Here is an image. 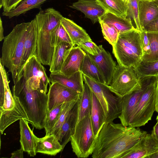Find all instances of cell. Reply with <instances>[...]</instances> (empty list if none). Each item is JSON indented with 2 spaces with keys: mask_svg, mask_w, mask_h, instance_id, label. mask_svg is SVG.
<instances>
[{
  "mask_svg": "<svg viewBox=\"0 0 158 158\" xmlns=\"http://www.w3.org/2000/svg\"><path fill=\"white\" fill-rule=\"evenodd\" d=\"M147 132L122 123H104L96 137L93 158H120Z\"/></svg>",
  "mask_w": 158,
  "mask_h": 158,
  "instance_id": "1",
  "label": "cell"
},
{
  "mask_svg": "<svg viewBox=\"0 0 158 158\" xmlns=\"http://www.w3.org/2000/svg\"><path fill=\"white\" fill-rule=\"evenodd\" d=\"M13 95L18 97L29 118V122L36 129L44 128L47 111V94L29 87L23 74L13 87Z\"/></svg>",
  "mask_w": 158,
  "mask_h": 158,
  "instance_id": "2",
  "label": "cell"
},
{
  "mask_svg": "<svg viewBox=\"0 0 158 158\" xmlns=\"http://www.w3.org/2000/svg\"><path fill=\"white\" fill-rule=\"evenodd\" d=\"M30 22L17 24L4 39L1 62L7 68L15 84L22 75L21 67Z\"/></svg>",
  "mask_w": 158,
  "mask_h": 158,
  "instance_id": "3",
  "label": "cell"
},
{
  "mask_svg": "<svg viewBox=\"0 0 158 158\" xmlns=\"http://www.w3.org/2000/svg\"><path fill=\"white\" fill-rule=\"evenodd\" d=\"M61 18L59 13L50 9L40 11L34 18L36 27L35 56L43 65H50L54 48L51 44V36Z\"/></svg>",
  "mask_w": 158,
  "mask_h": 158,
  "instance_id": "4",
  "label": "cell"
},
{
  "mask_svg": "<svg viewBox=\"0 0 158 158\" xmlns=\"http://www.w3.org/2000/svg\"><path fill=\"white\" fill-rule=\"evenodd\" d=\"M141 31L136 29L119 33L113 47V53L118 64L126 67H135L143 56Z\"/></svg>",
  "mask_w": 158,
  "mask_h": 158,
  "instance_id": "5",
  "label": "cell"
},
{
  "mask_svg": "<svg viewBox=\"0 0 158 158\" xmlns=\"http://www.w3.org/2000/svg\"><path fill=\"white\" fill-rule=\"evenodd\" d=\"M84 82L95 94L103 110L105 123H111L118 118L122 110L123 97L115 96L106 85L94 80L83 74Z\"/></svg>",
  "mask_w": 158,
  "mask_h": 158,
  "instance_id": "6",
  "label": "cell"
},
{
  "mask_svg": "<svg viewBox=\"0 0 158 158\" xmlns=\"http://www.w3.org/2000/svg\"><path fill=\"white\" fill-rule=\"evenodd\" d=\"M96 139L90 115L77 124L70 141L73 152L78 158H87L93 153Z\"/></svg>",
  "mask_w": 158,
  "mask_h": 158,
  "instance_id": "7",
  "label": "cell"
},
{
  "mask_svg": "<svg viewBox=\"0 0 158 158\" xmlns=\"http://www.w3.org/2000/svg\"><path fill=\"white\" fill-rule=\"evenodd\" d=\"M139 78L134 68L118 64L110 84L106 85L117 96L123 97L140 87Z\"/></svg>",
  "mask_w": 158,
  "mask_h": 158,
  "instance_id": "8",
  "label": "cell"
},
{
  "mask_svg": "<svg viewBox=\"0 0 158 158\" xmlns=\"http://www.w3.org/2000/svg\"><path fill=\"white\" fill-rule=\"evenodd\" d=\"M156 80L142 94L130 120L128 127H139L151 120L156 110Z\"/></svg>",
  "mask_w": 158,
  "mask_h": 158,
  "instance_id": "9",
  "label": "cell"
},
{
  "mask_svg": "<svg viewBox=\"0 0 158 158\" xmlns=\"http://www.w3.org/2000/svg\"><path fill=\"white\" fill-rule=\"evenodd\" d=\"M22 73L25 83L29 87L47 94L48 84H50L49 78L45 68L35 56L27 60Z\"/></svg>",
  "mask_w": 158,
  "mask_h": 158,
  "instance_id": "10",
  "label": "cell"
},
{
  "mask_svg": "<svg viewBox=\"0 0 158 158\" xmlns=\"http://www.w3.org/2000/svg\"><path fill=\"white\" fill-rule=\"evenodd\" d=\"M156 80V76H155L140 77V87L123 97L122 111L118 118L123 126L128 127L131 117L142 94L147 87Z\"/></svg>",
  "mask_w": 158,
  "mask_h": 158,
  "instance_id": "11",
  "label": "cell"
},
{
  "mask_svg": "<svg viewBox=\"0 0 158 158\" xmlns=\"http://www.w3.org/2000/svg\"><path fill=\"white\" fill-rule=\"evenodd\" d=\"M48 93L47 111H50L65 102L77 100L80 95L57 82L52 83Z\"/></svg>",
  "mask_w": 158,
  "mask_h": 158,
  "instance_id": "12",
  "label": "cell"
},
{
  "mask_svg": "<svg viewBox=\"0 0 158 158\" xmlns=\"http://www.w3.org/2000/svg\"><path fill=\"white\" fill-rule=\"evenodd\" d=\"M158 152V142L152 134L148 133L133 148L120 158H147Z\"/></svg>",
  "mask_w": 158,
  "mask_h": 158,
  "instance_id": "13",
  "label": "cell"
},
{
  "mask_svg": "<svg viewBox=\"0 0 158 158\" xmlns=\"http://www.w3.org/2000/svg\"><path fill=\"white\" fill-rule=\"evenodd\" d=\"M100 45V50L96 56L88 54L99 69L105 81V85H109L111 81L117 65L110 54Z\"/></svg>",
  "mask_w": 158,
  "mask_h": 158,
  "instance_id": "14",
  "label": "cell"
},
{
  "mask_svg": "<svg viewBox=\"0 0 158 158\" xmlns=\"http://www.w3.org/2000/svg\"><path fill=\"white\" fill-rule=\"evenodd\" d=\"M15 105L12 109L4 110L0 108V131L2 134L6 128L15 122L22 119L29 121L27 113L18 97L13 95Z\"/></svg>",
  "mask_w": 158,
  "mask_h": 158,
  "instance_id": "15",
  "label": "cell"
},
{
  "mask_svg": "<svg viewBox=\"0 0 158 158\" xmlns=\"http://www.w3.org/2000/svg\"><path fill=\"white\" fill-rule=\"evenodd\" d=\"M78 113L79 99L66 116L57 138L63 149L70 141L71 137L74 132L77 123Z\"/></svg>",
  "mask_w": 158,
  "mask_h": 158,
  "instance_id": "16",
  "label": "cell"
},
{
  "mask_svg": "<svg viewBox=\"0 0 158 158\" xmlns=\"http://www.w3.org/2000/svg\"><path fill=\"white\" fill-rule=\"evenodd\" d=\"M69 7L82 12L93 24L99 22V18L106 13L96 0H78Z\"/></svg>",
  "mask_w": 158,
  "mask_h": 158,
  "instance_id": "17",
  "label": "cell"
},
{
  "mask_svg": "<svg viewBox=\"0 0 158 158\" xmlns=\"http://www.w3.org/2000/svg\"><path fill=\"white\" fill-rule=\"evenodd\" d=\"M86 52L78 46L73 47L67 56L59 73L69 77L80 71Z\"/></svg>",
  "mask_w": 158,
  "mask_h": 158,
  "instance_id": "18",
  "label": "cell"
},
{
  "mask_svg": "<svg viewBox=\"0 0 158 158\" xmlns=\"http://www.w3.org/2000/svg\"><path fill=\"white\" fill-rule=\"evenodd\" d=\"M49 78L50 82H57L74 91L80 95L84 87L83 74L80 71L69 77L60 73H51Z\"/></svg>",
  "mask_w": 158,
  "mask_h": 158,
  "instance_id": "19",
  "label": "cell"
},
{
  "mask_svg": "<svg viewBox=\"0 0 158 158\" xmlns=\"http://www.w3.org/2000/svg\"><path fill=\"white\" fill-rule=\"evenodd\" d=\"M29 121L25 119L19 120L20 131V142L21 147L24 151L30 156H34L36 152L37 137L34 134L28 125Z\"/></svg>",
  "mask_w": 158,
  "mask_h": 158,
  "instance_id": "20",
  "label": "cell"
},
{
  "mask_svg": "<svg viewBox=\"0 0 158 158\" xmlns=\"http://www.w3.org/2000/svg\"><path fill=\"white\" fill-rule=\"evenodd\" d=\"M0 108L4 110L11 109L15 105L13 96L9 86V74L0 62Z\"/></svg>",
  "mask_w": 158,
  "mask_h": 158,
  "instance_id": "21",
  "label": "cell"
},
{
  "mask_svg": "<svg viewBox=\"0 0 158 158\" xmlns=\"http://www.w3.org/2000/svg\"><path fill=\"white\" fill-rule=\"evenodd\" d=\"M60 22L74 46H78L84 41L92 40L86 31L72 20L63 17Z\"/></svg>",
  "mask_w": 158,
  "mask_h": 158,
  "instance_id": "22",
  "label": "cell"
},
{
  "mask_svg": "<svg viewBox=\"0 0 158 158\" xmlns=\"http://www.w3.org/2000/svg\"><path fill=\"white\" fill-rule=\"evenodd\" d=\"M139 14L142 30L152 22L158 19V0L139 1Z\"/></svg>",
  "mask_w": 158,
  "mask_h": 158,
  "instance_id": "23",
  "label": "cell"
},
{
  "mask_svg": "<svg viewBox=\"0 0 158 158\" xmlns=\"http://www.w3.org/2000/svg\"><path fill=\"white\" fill-rule=\"evenodd\" d=\"M36 27L34 19L30 22V24L25 38L23 53L21 67L22 75L23 67L28 59L35 55L36 51Z\"/></svg>",
  "mask_w": 158,
  "mask_h": 158,
  "instance_id": "24",
  "label": "cell"
},
{
  "mask_svg": "<svg viewBox=\"0 0 158 158\" xmlns=\"http://www.w3.org/2000/svg\"><path fill=\"white\" fill-rule=\"evenodd\" d=\"M36 140V153L55 156L63 150L58 139L53 135H45L41 138L37 137Z\"/></svg>",
  "mask_w": 158,
  "mask_h": 158,
  "instance_id": "25",
  "label": "cell"
},
{
  "mask_svg": "<svg viewBox=\"0 0 158 158\" xmlns=\"http://www.w3.org/2000/svg\"><path fill=\"white\" fill-rule=\"evenodd\" d=\"M73 47L68 43L62 42L54 47L49 66V71L51 73L60 72L67 56Z\"/></svg>",
  "mask_w": 158,
  "mask_h": 158,
  "instance_id": "26",
  "label": "cell"
},
{
  "mask_svg": "<svg viewBox=\"0 0 158 158\" xmlns=\"http://www.w3.org/2000/svg\"><path fill=\"white\" fill-rule=\"evenodd\" d=\"M99 20L112 25L119 33L136 29L131 19L129 17L123 18L110 13H106L99 18Z\"/></svg>",
  "mask_w": 158,
  "mask_h": 158,
  "instance_id": "27",
  "label": "cell"
},
{
  "mask_svg": "<svg viewBox=\"0 0 158 158\" xmlns=\"http://www.w3.org/2000/svg\"><path fill=\"white\" fill-rule=\"evenodd\" d=\"M105 114L102 107L97 98L92 91L91 119L94 132L96 138L105 123Z\"/></svg>",
  "mask_w": 158,
  "mask_h": 158,
  "instance_id": "28",
  "label": "cell"
},
{
  "mask_svg": "<svg viewBox=\"0 0 158 158\" xmlns=\"http://www.w3.org/2000/svg\"><path fill=\"white\" fill-rule=\"evenodd\" d=\"M106 10L123 18L127 17L128 4L123 0H96Z\"/></svg>",
  "mask_w": 158,
  "mask_h": 158,
  "instance_id": "29",
  "label": "cell"
},
{
  "mask_svg": "<svg viewBox=\"0 0 158 158\" xmlns=\"http://www.w3.org/2000/svg\"><path fill=\"white\" fill-rule=\"evenodd\" d=\"M86 53L81 65L80 71L83 74L97 82L105 84L104 78L99 69L89 55Z\"/></svg>",
  "mask_w": 158,
  "mask_h": 158,
  "instance_id": "30",
  "label": "cell"
},
{
  "mask_svg": "<svg viewBox=\"0 0 158 158\" xmlns=\"http://www.w3.org/2000/svg\"><path fill=\"white\" fill-rule=\"evenodd\" d=\"M92 108V91L85 83L83 91L79 99V113L77 123L86 116L91 115Z\"/></svg>",
  "mask_w": 158,
  "mask_h": 158,
  "instance_id": "31",
  "label": "cell"
},
{
  "mask_svg": "<svg viewBox=\"0 0 158 158\" xmlns=\"http://www.w3.org/2000/svg\"><path fill=\"white\" fill-rule=\"evenodd\" d=\"M48 0H23L14 10L7 12H3L2 15L9 19L17 17L32 9L39 8Z\"/></svg>",
  "mask_w": 158,
  "mask_h": 158,
  "instance_id": "32",
  "label": "cell"
},
{
  "mask_svg": "<svg viewBox=\"0 0 158 158\" xmlns=\"http://www.w3.org/2000/svg\"><path fill=\"white\" fill-rule=\"evenodd\" d=\"M65 102L59 105L50 111H47L44 128L45 129L46 135H51L58 121Z\"/></svg>",
  "mask_w": 158,
  "mask_h": 158,
  "instance_id": "33",
  "label": "cell"
},
{
  "mask_svg": "<svg viewBox=\"0 0 158 158\" xmlns=\"http://www.w3.org/2000/svg\"><path fill=\"white\" fill-rule=\"evenodd\" d=\"M139 77L158 75V60L152 62L141 61L134 68Z\"/></svg>",
  "mask_w": 158,
  "mask_h": 158,
  "instance_id": "34",
  "label": "cell"
},
{
  "mask_svg": "<svg viewBox=\"0 0 158 158\" xmlns=\"http://www.w3.org/2000/svg\"><path fill=\"white\" fill-rule=\"evenodd\" d=\"M62 42L68 43L74 46L68 34L60 23L52 33L51 44L54 48Z\"/></svg>",
  "mask_w": 158,
  "mask_h": 158,
  "instance_id": "35",
  "label": "cell"
},
{
  "mask_svg": "<svg viewBox=\"0 0 158 158\" xmlns=\"http://www.w3.org/2000/svg\"><path fill=\"white\" fill-rule=\"evenodd\" d=\"M104 38L112 46L116 44L119 33L113 26L99 20Z\"/></svg>",
  "mask_w": 158,
  "mask_h": 158,
  "instance_id": "36",
  "label": "cell"
},
{
  "mask_svg": "<svg viewBox=\"0 0 158 158\" xmlns=\"http://www.w3.org/2000/svg\"><path fill=\"white\" fill-rule=\"evenodd\" d=\"M150 44L149 55L143 56L142 61L152 62L158 60V33L147 32Z\"/></svg>",
  "mask_w": 158,
  "mask_h": 158,
  "instance_id": "37",
  "label": "cell"
},
{
  "mask_svg": "<svg viewBox=\"0 0 158 158\" xmlns=\"http://www.w3.org/2000/svg\"><path fill=\"white\" fill-rule=\"evenodd\" d=\"M79 98L77 100L65 102L58 121L51 134L54 135L57 138L62 126L66 116L70 110L77 102Z\"/></svg>",
  "mask_w": 158,
  "mask_h": 158,
  "instance_id": "38",
  "label": "cell"
},
{
  "mask_svg": "<svg viewBox=\"0 0 158 158\" xmlns=\"http://www.w3.org/2000/svg\"><path fill=\"white\" fill-rule=\"evenodd\" d=\"M139 0H129L128 3L127 17L130 18L135 25L136 29L143 30L140 24L139 14Z\"/></svg>",
  "mask_w": 158,
  "mask_h": 158,
  "instance_id": "39",
  "label": "cell"
},
{
  "mask_svg": "<svg viewBox=\"0 0 158 158\" xmlns=\"http://www.w3.org/2000/svg\"><path fill=\"white\" fill-rule=\"evenodd\" d=\"M77 46L86 53L93 56L98 55L100 50V45L98 46L92 40L84 41Z\"/></svg>",
  "mask_w": 158,
  "mask_h": 158,
  "instance_id": "40",
  "label": "cell"
},
{
  "mask_svg": "<svg viewBox=\"0 0 158 158\" xmlns=\"http://www.w3.org/2000/svg\"><path fill=\"white\" fill-rule=\"evenodd\" d=\"M141 39L143 53V57L149 55L150 53V44L147 32L144 31L141 32Z\"/></svg>",
  "mask_w": 158,
  "mask_h": 158,
  "instance_id": "41",
  "label": "cell"
},
{
  "mask_svg": "<svg viewBox=\"0 0 158 158\" xmlns=\"http://www.w3.org/2000/svg\"><path fill=\"white\" fill-rule=\"evenodd\" d=\"M23 0H1L0 7L3 12H7L15 9Z\"/></svg>",
  "mask_w": 158,
  "mask_h": 158,
  "instance_id": "42",
  "label": "cell"
},
{
  "mask_svg": "<svg viewBox=\"0 0 158 158\" xmlns=\"http://www.w3.org/2000/svg\"><path fill=\"white\" fill-rule=\"evenodd\" d=\"M143 31L146 32L158 33V19L148 24Z\"/></svg>",
  "mask_w": 158,
  "mask_h": 158,
  "instance_id": "43",
  "label": "cell"
},
{
  "mask_svg": "<svg viewBox=\"0 0 158 158\" xmlns=\"http://www.w3.org/2000/svg\"><path fill=\"white\" fill-rule=\"evenodd\" d=\"M24 150L21 147L20 149L14 151L11 153V158H23V152Z\"/></svg>",
  "mask_w": 158,
  "mask_h": 158,
  "instance_id": "44",
  "label": "cell"
},
{
  "mask_svg": "<svg viewBox=\"0 0 158 158\" xmlns=\"http://www.w3.org/2000/svg\"><path fill=\"white\" fill-rule=\"evenodd\" d=\"M151 133L158 142V120L154 126Z\"/></svg>",
  "mask_w": 158,
  "mask_h": 158,
  "instance_id": "45",
  "label": "cell"
},
{
  "mask_svg": "<svg viewBox=\"0 0 158 158\" xmlns=\"http://www.w3.org/2000/svg\"><path fill=\"white\" fill-rule=\"evenodd\" d=\"M5 37L3 35V28L2 25V22L1 18L0 20V40L2 41L3 40Z\"/></svg>",
  "mask_w": 158,
  "mask_h": 158,
  "instance_id": "46",
  "label": "cell"
},
{
  "mask_svg": "<svg viewBox=\"0 0 158 158\" xmlns=\"http://www.w3.org/2000/svg\"><path fill=\"white\" fill-rule=\"evenodd\" d=\"M156 111L158 114V86L156 85Z\"/></svg>",
  "mask_w": 158,
  "mask_h": 158,
  "instance_id": "47",
  "label": "cell"
},
{
  "mask_svg": "<svg viewBox=\"0 0 158 158\" xmlns=\"http://www.w3.org/2000/svg\"><path fill=\"white\" fill-rule=\"evenodd\" d=\"M147 158H158V152L149 155Z\"/></svg>",
  "mask_w": 158,
  "mask_h": 158,
  "instance_id": "48",
  "label": "cell"
},
{
  "mask_svg": "<svg viewBox=\"0 0 158 158\" xmlns=\"http://www.w3.org/2000/svg\"><path fill=\"white\" fill-rule=\"evenodd\" d=\"M156 85L158 86V75L156 76Z\"/></svg>",
  "mask_w": 158,
  "mask_h": 158,
  "instance_id": "49",
  "label": "cell"
},
{
  "mask_svg": "<svg viewBox=\"0 0 158 158\" xmlns=\"http://www.w3.org/2000/svg\"><path fill=\"white\" fill-rule=\"evenodd\" d=\"M139 1H152L155 0H139Z\"/></svg>",
  "mask_w": 158,
  "mask_h": 158,
  "instance_id": "50",
  "label": "cell"
},
{
  "mask_svg": "<svg viewBox=\"0 0 158 158\" xmlns=\"http://www.w3.org/2000/svg\"><path fill=\"white\" fill-rule=\"evenodd\" d=\"M129 0H126L127 3L128 4V3Z\"/></svg>",
  "mask_w": 158,
  "mask_h": 158,
  "instance_id": "51",
  "label": "cell"
},
{
  "mask_svg": "<svg viewBox=\"0 0 158 158\" xmlns=\"http://www.w3.org/2000/svg\"><path fill=\"white\" fill-rule=\"evenodd\" d=\"M156 120H158V115H157L156 118Z\"/></svg>",
  "mask_w": 158,
  "mask_h": 158,
  "instance_id": "52",
  "label": "cell"
},
{
  "mask_svg": "<svg viewBox=\"0 0 158 158\" xmlns=\"http://www.w3.org/2000/svg\"><path fill=\"white\" fill-rule=\"evenodd\" d=\"M123 1H124L126 3H127L126 2V0H123Z\"/></svg>",
  "mask_w": 158,
  "mask_h": 158,
  "instance_id": "53",
  "label": "cell"
}]
</instances>
